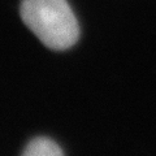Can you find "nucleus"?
I'll list each match as a JSON object with an SVG mask.
<instances>
[{
	"label": "nucleus",
	"mask_w": 156,
	"mask_h": 156,
	"mask_svg": "<svg viewBox=\"0 0 156 156\" xmlns=\"http://www.w3.org/2000/svg\"><path fill=\"white\" fill-rule=\"evenodd\" d=\"M21 17L43 44L66 50L80 37L77 18L66 0H23Z\"/></svg>",
	"instance_id": "nucleus-1"
},
{
	"label": "nucleus",
	"mask_w": 156,
	"mask_h": 156,
	"mask_svg": "<svg viewBox=\"0 0 156 156\" xmlns=\"http://www.w3.org/2000/svg\"><path fill=\"white\" fill-rule=\"evenodd\" d=\"M22 156H64L58 144L50 138H35L26 146Z\"/></svg>",
	"instance_id": "nucleus-2"
}]
</instances>
